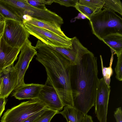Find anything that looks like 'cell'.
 Wrapping results in <instances>:
<instances>
[{"label":"cell","instance_id":"obj_19","mask_svg":"<svg viewBox=\"0 0 122 122\" xmlns=\"http://www.w3.org/2000/svg\"><path fill=\"white\" fill-rule=\"evenodd\" d=\"M113 53H112L109 66L107 67L104 66L102 56L101 55H100L103 78L106 83L108 86H110V84L111 81V77L113 74V72L112 66L113 60Z\"/></svg>","mask_w":122,"mask_h":122},{"label":"cell","instance_id":"obj_33","mask_svg":"<svg viewBox=\"0 0 122 122\" xmlns=\"http://www.w3.org/2000/svg\"><path fill=\"white\" fill-rule=\"evenodd\" d=\"M4 20L1 16L0 15V21Z\"/></svg>","mask_w":122,"mask_h":122},{"label":"cell","instance_id":"obj_1","mask_svg":"<svg viewBox=\"0 0 122 122\" xmlns=\"http://www.w3.org/2000/svg\"><path fill=\"white\" fill-rule=\"evenodd\" d=\"M99 79L97 58L91 52L72 66L71 81L73 107L85 115L95 106Z\"/></svg>","mask_w":122,"mask_h":122},{"label":"cell","instance_id":"obj_10","mask_svg":"<svg viewBox=\"0 0 122 122\" xmlns=\"http://www.w3.org/2000/svg\"><path fill=\"white\" fill-rule=\"evenodd\" d=\"M71 49L54 47L53 49L68 60L73 66L78 64L83 56L90 51L82 45L76 36L71 38Z\"/></svg>","mask_w":122,"mask_h":122},{"label":"cell","instance_id":"obj_5","mask_svg":"<svg viewBox=\"0 0 122 122\" xmlns=\"http://www.w3.org/2000/svg\"><path fill=\"white\" fill-rule=\"evenodd\" d=\"M2 36L6 42L13 47L20 49L30 34L23 24L16 21L5 20Z\"/></svg>","mask_w":122,"mask_h":122},{"label":"cell","instance_id":"obj_20","mask_svg":"<svg viewBox=\"0 0 122 122\" xmlns=\"http://www.w3.org/2000/svg\"><path fill=\"white\" fill-rule=\"evenodd\" d=\"M78 2L92 9L97 13L102 10L104 4V0H79Z\"/></svg>","mask_w":122,"mask_h":122},{"label":"cell","instance_id":"obj_25","mask_svg":"<svg viewBox=\"0 0 122 122\" xmlns=\"http://www.w3.org/2000/svg\"><path fill=\"white\" fill-rule=\"evenodd\" d=\"M117 61L115 71L116 74V77L118 80L122 81V54L117 57Z\"/></svg>","mask_w":122,"mask_h":122},{"label":"cell","instance_id":"obj_15","mask_svg":"<svg viewBox=\"0 0 122 122\" xmlns=\"http://www.w3.org/2000/svg\"><path fill=\"white\" fill-rule=\"evenodd\" d=\"M24 16V20L23 21V23L31 24L49 31L67 40L71 39V38L68 37L65 35L61 30V26L57 24L38 20L27 15Z\"/></svg>","mask_w":122,"mask_h":122},{"label":"cell","instance_id":"obj_9","mask_svg":"<svg viewBox=\"0 0 122 122\" xmlns=\"http://www.w3.org/2000/svg\"><path fill=\"white\" fill-rule=\"evenodd\" d=\"M110 87L106 84L103 77L99 79L94 106L95 113L99 122H107Z\"/></svg>","mask_w":122,"mask_h":122},{"label":"cell","instance_id":"obj_4","mask_svg":"<svg viewBox=\"0 0 122 122\" xmlns=\"http://www.w3.org/2000/svg\"><path fill=\"white\" fill-rule=\"evenodd\" d=\"M47 107L38 99L22 102L8 109L1 117V122H22L28 117Z\"/></svg>","mask_w":122,"mask_h":122},{"label":"cell","instance_id":"obj_32","mask_svg":"<svg viewBox=\"0 0 122 122\" xmlns=\"http://www.w3.org/2000/svg\"><path fill=\"white\" fill-rule=\"evenodd\" d=\"M2 85V80L0 76V96L1 93Z\"/></svg>","mask_w":122,"mask_h":122},{"label":"cell","instance_id":"obj_2","mask_svg":"<svg viewBox=\"0 0 122 122\" xmlns=\"http://www.w3.org/2000/svg\"><path fill=\"white\" fill-rule=\"evenodd\" d=\"M35 47L37 51L36 59L44 66L46 72L45 84L55 89L64 107H73L70 62L39 40Z\"/></svg>","mask_w":122,"mask_h":122},{"label":"cell","instance_id":"obj_22","mask_svg":"<svg viewBox=\"0 0 122 122\" xmlns=\"http://www.w3.org/2000/svg\"><path fill=\"white\" fill-rule=\"evenodd\" d=\"M47 107L41 115L33 122H50L53 117L58 112Z\"/></svg>","mask_w":122,"mask_h":122},{"label":"cell","instance_id":"obj_8","mask_svg":"<svg viewBox=\"0 0 122 122\" xmlns=\"http://www.w3.org/2000/svg\"><path fill=\"white\" fill-rule=\"evenodd\" d=\"M19 60L14 66L18 75V81L15 89L25 83L24 77L30 63L37 51L30 41L27 39L20 48Z\"/></svg>","mask_w":122,"mask_h":122},{"label":"cell","instance_id":"obj_11","mask_svg":"<svg viewBox=\"0 0 122 122\" xmlns=\"http://www.w3.org/2000/svg\"><path fill=\"white\" fill-rule=\"evenodd\" d=\"M13 64L0 73L2 85L0 98H7L15 89L18 81V75Z\"/></svg>","mask_w":122,"mask_h":122},{"label":"cell","instance_id":"obj_13","mask_svg":"<svg viewBox=\"0 0 122 122\" xmlns=\"http://www.w3.org/2000/svg\"><path fill=\"white\" fill-rule=\"evenodd\" d=\"M20 49L13 47L7 43L2 36L0 42V73L6 67L14 64Z\"/></svg>","mask_w":122,"mask_h":122},{"label":"cell","instance_id":"obj_27","mask_svg":"<svg viewBox=\"0 0 122 122\" xmlns=\"http://www.w3.org/2000/svg\"><path fill=\"white\" fill-rule=\"evenodd\" d=\"M114 116L117 122H122V111L121 107H118L116 109L114 112Z\"/></svg>","mask_w":122,"mask_h":122},{"label":"cell","instance_id":"obj_23","mask_svg":"<svg viewBox=\"0 0 122 122\" xmlns=\"http://www.w3.org/2000/svg\"><path fill=\"white\" fill-rule=\"evenodd\" d=\"M75 8L89 20L94 14L97 13L92 9L86 6L80 4L78 2Z\"/></svg>","mask_w":122,"mask_h":122},{"label":"cell","instance_id":"obj_12","mask_svg":"<svg viewBox=\"0 0 122 122\" xmlns=\"http://www.w3.org/2000/svg\"><path fill=\"white\" fill-rule=\"evenodd\" d=\"M37 99L52 110L59 111L64 107L55 89L46 84L43 85Z\"/></svg>","mask_w":122,"mask_h":122},{"label":"cell","instance_id":"obj_31","mask_svg":"<svg viewBox=\"0 0 122 122\" xmlns=\"http://www.w3.org/2000/svg\"><path fill=\"white\" fill-rule=\"evenodd\" d=\"M82 122H93L92 117L90 115L86 114L83 121Z\"/></svg>","mask_w":122,"mask_h":122},{"label":"cell","instance_id":"obj_3","mask_svg":"<svg viewBox=\"0 0 122 122\" xmlns=\"http://www.w3.org/2000/svg\"><path fill=\"white\" fill-rule=\"evenodd\" d=\"M89 20L93 33L100 40L112 34H122V19L110 9L96 13Z\"/></svg>","mask_w":122,"mask_h":122},{"label":"cell","instance_id":"obj_6","mask_svg":"<svg viewBox=\"0 0 122 122\" xmlns=\"http://www.w3.org/2000/svg\"><path fill=\"white\" fill-rule=\"evenodd\" d=\"M23 24L30 35L48 46L72 48L71 39L67 40L49 31L31 24L25 23Z\"/></svg>","mask_w":122,"mask_h":122},{"label":"cell","instance_id":"obj_7","mask_svg":"<svg viewBox=\"0 0 122 122\" xmlns=\"http://www.w3.org/2000/svg\"><path fill=\"white\" fill-rule=\"evenodd\" d=\"M24 15L60 26L64 23L62 18L55 13L48 9L43 10L35 7L28 4L25 0H23L22 10L20 11L18 16L21 19Z\"/></svg>","mask_w":122,"mask_h":122},{"label":"cell","instance_id":"obj_21","mask_svg":"<svg viewBox=\"0 0 122 122\" xmlns=\"http://www.w3.org/2000/svg\"><path fill=\"white\" fill-rule=\"evenodd\" d=\"M102 8L110 9L122 15V3L120 0H104Z\"/></svg>","mask_w":122,"mask_h":122},{"label":"cell","instance_id":"obj_24","mask_svg":"<svg viewBox=\"0 0 122 122\" xmlns=\"http://www.w3.org/2000/svg\"><path fill=\"white\" fill-rule=\"evenodd\" d=\"M29 4L37 8L43 10L47 9L45 5H51L53 2V0H25Z\"/></svg>","mask_w":122,"mask_h":122},{"label":"cell","instance_id":"obj_17","mask_svg":"<svg viewBox=\"0 0 122 122\" xmlns=\"http://www.w3.org/2000/svg\"><path fill=\"white\" fill-rule=\"evenodd\" d=\"M58 113L62 114L67 122H82L85 116L74 107L69 106H65L63 110L58 112Z\"/></svg>","mask_w":122,"mask_h":122},{"label":"cell","instance_id":"obj_34","mask_svg":"<svg viewBox=\"0 0 122 122\" xmlns=\"http://www.w3.org/2000/svg\"><path fill=\"white\" fill-rule=\"evenodd\" d=\"M0 38H1V37H0Z\"/></svg>","mask_w":122,"mask_h":122},{"label":"cell","instance_id":"obj_18","mask_svg":"<svg viewBox=\"0 0 122 122\" xmlns=\"http://www.w3.org/2000/svg\"><path fill=\"white\" fill-rule=\"evenodd\" d=\"M0 15L4 20H14L23 24V21L0 1Z\"/></svg>","mask_w":122,"mask_h":122},{"label":"cell","instance_id":"obj_28","mask_svg":"<svg viewBox=\"0 0 122 122\" xmlns=\"http://www.w3.org/2000/svg\"><path fill=\"white\" fill-rule=\"evenodd\" d=\"M47 107L42 110L26 119L22 122H33L35 119L41 115L45 110Z\"/></svg>","mask_w":122,"mask_h":122},{"label":"cell","instance_id":"obj_16","mask_svg":"<svg viewBox=\"0 0 122 122\" xmlns=\"http://www.w3.org/2000/svg\"><path fill=\"white\" fill-rule=\"evenodd\" d=\"M110 48L112 53L117 57L122 54V34L117 33L109 35L102 41Z\"/></svg>","mask_w":122,"mask_h":122},{"label":"cell","instance_id":"obj_14","mask_svg":"<svg viewBox=\"0 0 122 122\" xmlns=\"http://www.w3.org/2000/svg\"><path fill=\"white\" fill-rule=\"evenodd\" d=\"M43 85L25 84L14 90L12 96L19 100L37 99Z\"/></svg>","mask_w":122,"mask_h":122},{"label":"cell","instance_id":"obj_29","mask_svg":"<svg viewBox=\"0 0 122 122\" xmlns=\"http://www.w3.org/2000/svg\"><path fill=\"white\" fill-rule=\"evenodd\" d=\"M6 102V98H0V118L3 112L5 109V106Z\"/></svg>","mask_w":122,"mask_h":122},{"label":"cell","instance_id":"obj_26","mask_svg":"<svg viewBox=\"0 0 122 122\" xmlns=\"http://www.w3.org/2000/svg\"><path fill=\"white\" fill-rule=\"evenodd\" d=\"M54 2L59 4L61 5L66 7L70 6L75 7L78 2V0H53Z\"/></svg>","mask_w":122,"mask_h":122},{"label":"cell","instance_id":"obj_30","mask_svg":"<svg viewBox=\"0 0 122 122\" xmlns=\"http://www.w3.org/2000/svg\"><path fill=\"white\" fill-rule=\"evenodd\" d=\"M5 26V21L4 20L0 21V37L3 34Z\"/></svg>","mask_w":122,"mask_h":122}]
</instances>
